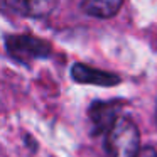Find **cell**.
Instances as JSON below:
<instances>
[{
    "instance_id": "obj_1",
    "label": "cell",
    "mask_w": 157,
    "mask_h": 157,
    "mask_svg": "<svg viewBox=\"0 0 157 157\" xmlns=\"http://www.w3.org/2000/svg\"><path fill=\"white\" fill-rule=\"evenodd\" d=\"M140 133L139 127L128 117H118L105 132L106 157H139Z\"/></svg>"
},
{
    "instance_id": "obj_2",
    "label": "cell",
    "mask_w": 157,
    "mask_h": 157,
    "mask_svg": "<svg viewBox=\"0 0 157 157\" xmlns=\"http://www.w3.org/2000/svg\"><path fill=\"white\" fill-rule=\"evenodd\" d=\"M7 51L12 59L27 64L32 59L46 58L51 52V48L48 42L32 36H10L7 39Z\"/></svg>"
},
{
    "instance_id": "obj_3",
    "label": "cell",
    "mask_w": 157,
    "mask_h": 157,
    "mask_svg": "<svg viewBox=\"0 0 157 157\" xmlns=\"http://www.w3.org/2000/svg\"><path fill=\"white\" fill-rule=\"evenodd\" d=\"M71 76L75 81L81 85H96V86H115L120 83V78L113 73L90 68L86 64H75L71 68Z\"/></svg>"
},
{
    "instance_id": "obj_4",
    "label": "cell",
    "mask_w": 157,
    "mask_h": 157,
    "mask_svg": "<svg viewBox=\"0 0 157 157\" xmlns=\"http://www.w3.org/2000/svg\"><path fill=\"white\" fill-rule=\"evenodd\" d=\"M118 101H98L90 108V118L95 125V133L106 132L118 118Z\"/></svg>"
},
{
    "instance_id": "obj_5",
    "label": "cell",
    "mask_w": 157,
    "mask_h": 157,
    "mask_svg": "<svg viewBox=\"0 0 157 157\" xmlns=\"http://www.w3.org/2000/svg\"><path fill=\"white\" fill-rule=\"evenodd\" d=\"M123 0H86L83 10L98 19H110L120 10Z\"/></svg>"
},
{
    "instance_id": "obj_6",
    "label": "cell",
    "mask_w": 157,
    "mask_h": 157,
    "mask_svg": "<svg viewBox=\"0 0 157 157\" xmlns=\"http://www.w3.org/2000/svg\"><path fill=\"white\" fill-rule=\"evenodd\" d=\"M4 4L25 15H42L51 9V0H4Z\"/></svg>"
},
{
    "instance_id": "obj_7",
    "label": "cell",
    "mask_w": 157,
    "mask_h": 157,
    "mask_svg": "<svg viewBox=\"0 0 157 157\" xmlns=\"http://www.w3.org/2000/svg\"><path fill=\"white\" fill-rule=\"evenodd\" d=\"M139 157H157V152L152 147H145V149H140Z\"/></svg>"
},
{
    "instance_id": "obj_8",
    "label": "cell",
    "mask_w": 157,
    "mask_h": 157,
    "mask_svg": "<svg viewBox=\"0 0 157 157\" xmlns=\"http://www.w3.org/2000/svg\"><path fill=\"white\" fill-rule=\"evenodd\" d=\"M155 118H157V113H155Z\"/></svg>"
}]
</instances>
